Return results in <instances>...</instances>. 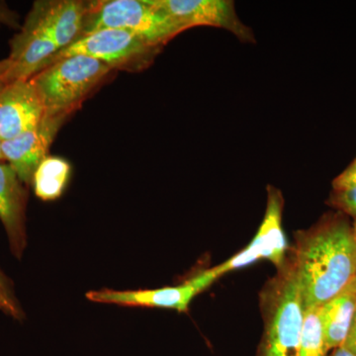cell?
Here are the masks:
<instances>
[{
	"label": "cell",
	"instance_id": "obj_4",
	"mask_svg": "<svg viewBox=\"0 0 356 356\" xmlns=\"http://www.w3.org/2000/svg\"><path fill=\"white\" fill-rule=\"evenodd\" d=\"M111 70L102 60L76 55L53 63L30 81L43 100L47 115L70 114Z\"/></svg>",
	"mask_w": 356,
	"mask_h": 356
},
{
	"label": "cell",
	"instance_id": "obj_12",
	"mask_svg": "<svg viewBox=\"0 0 356 356\" xmlns=\"http://www.w3.org/2000/svg\"><path fill=\"white\" fill-rule=\"evenodd\" d=\"M27 191L9 163L0 161V221L3 224L13 254L21 259L24 252Z\"/></svg>",
	"mask_w": 356,
	"mask_h": 356
},
{
	"label": "cell",
	"instance_id": "obj_2",
	"mask_svg": "<svg viewBox=\"0 0 356 356\" xmlns=\"http://www.w3.org/2000/svg\"><path fill=\"white\" fill-rule=\"evenodd\" d=\"M264 332L257 356H299L305 305L301 283L291 259L261 292Z\"/></svg>",
	"mask_w": 356,
	"mask_h": 356
},
{
	"label": "cell",
	"instance_id": "obj_13",
	"mask_svg": "<svg viewBox=\"0 0 356 356\" xmlns=\"http://www.w3.org/2000/svg\"><path fill=\"white\" fill-rule=\"evenodd\" d=\"M35 3L58 51L67 48L81 36L90 2L58 0Z\"/></svg>",
	"mask_w": 356,
	"mask_h": 356
},
{
	"label": "cell",
	"instance_id": "obj_3",
	"mask_svg": "<svg viewBox=\"0 0 356 356\" xmlns=\"http://www.w3.org/2000/svg\"><path fill=\"white\" fill-rule=\"evenodd\" d=\"M102 29L123 30L158 48L184 32L153 0L90 2L81 37Z\"/></svg>",
	"mask_w": 356,
	"mask_h": 356
},
{
	"label": "cell",
	"instance_id": "obj_25",
	"mask_svg": "<svg viewBox=\"0 0 356 356\" xmlns=\"http://www.w3.org/2000/svg\"><path fill=\"white\" fill-rule=\"evenodd\" d=\"M0 161H6V158L3 156V152H2V140L0 139Z\"/></svg>",
	"mask_w": 356,
	"mask_h": 356
},
{
	"label": "cell",
	"instance_id": "obj_19",
	"mask_svg": "<svg viewBox=\"0 0 356 356\" xmlns=\"http://www.w3.org/2000/svg\"><path fill=\"white\" fill-rule=\"evenodd\" d=\"M16 23H17V19H16L15 14L9 10L6 4L0 2V24L15 26Z\"/></svg>",
	"mask_w": 356,
	"mask_h": 356
},
{
	"label": "cell",
	"instance_id": "obj_8",
	"mask_svg": "<svg viewBox=\"0 0 356 356\" xmlns=\"http://www.w3.org/2000/svg\"><path fill=\"white\" fill-rule=\"evenodd\" d=\"M184 31L197 26L221 28L243 43L254 44L252 28L240 19L235 2L229 0H153Z\"/></svg>",
	"mask_w": 356,
	"mask_h": 356
},
{
	"label": "cell",
	"instance_id": "obj_14",
	"mask_svg": "<svg viewBox=\"0 0 356 356\" xmlns=\"http://www.w3.org/2000/svg\"><path fill=\"white\" fill-rule=\"evenodd\" d=\"M356 312V282L351 281L343 291L320 306L325 343L329 350L343 346L348 339Z\"/></svg>",
	"mask_w": 356,
	"mask_h": 356
},
{
	"label": "cell",
	"instance_id": "obj_24",
	"mask_svg": "<svg viewBox=\"0 0 356 356\" xmlns=\"http://www.w3.org/2000/svg\"><path fill=\"white\" fill-rule=\"evenodd\" d=\"M353 231H355V250H356V219L353 220ZM353 280L356 282V269H355V278H353Z\"/></svg>",
	"mask_w": 356,
	"mask_h": 356
},
{
	"label": "cell",
	"instance_id": "obj_7",
	"mask_svg": "<svg viewBox=\"0 0 356 356\" xmlns=\"http://www.w3.org/2000/svg\"><path fill=\"white\" fill-rule=\"evenodd\" d=\"M159 49L123 30L102 29L81 37L67 48L58 51L48 67L62 58L83 55L102 60L113 69L149 60Z\"/></svg>",
	"mask_w": 356,
	"mask_h": 356
},
{
	"label": "cell",
	"instance_id": "obj_21",
	"mask_svg": "<svg viewBox=\"0 0 356 356\" xmlns=\"http://www.w3.org/2000/svg\"><path fill=\"white\" fill-rule=\"evenodd\" d=\"M10 60L8 58L0 60V91L3 89L7 83V74L10 69Z\"/></svg>",
	"mask_w": 356,
	"mask_h": 356
},
{
	"label": "cell",
	"instance_id": "obj_23",
	"mask_svg": "<svg viewBox=\"0 0 356 356\" xmlns=\"http://www.w3.org/2000/svg\"><path fill=\"white\" fill-rule=\"evenodd\" d=\"M331 356H356V353L348 350L346 346H341L336 348V350H334V353H332Z\"/></svg>",
	"mask_w": 356,
	"mask_h": 356
},
{
	"label": "cell",
	"instance_id": "obj_22",
	"mask_svg": "<svg viewBox=\"0 0 356 356\" xmlns=\"http://www.w3.org/2000/svg\"><path fill=\"white\" fill-rule=\"evenodd\" d=\"M10 285L11 283L9 282L8 278L6 277V274L0 270V288L3 289L6 293H8L9 295H13V291H11Z\"/></svg>",
	"mask_w": 356,
	"mask_h": 356
},
{
	"label": "cell",
	"instance_id": "obj_18",
	"mask_svg": "<svg viewBox=\"0 0 356 356\" xmlns=\"http://www.w3.org/2000/svg\"><path fill=\"white\" fill-rule=\"evenodd\" d=\"M0 310L16 318H20L22 315V312H21L18 304L16 303L14 296L9 295L1 288H0Z\"/></svg>",
	"mask_w": 356,
	"mask_h": 356
},
{
	"label": "cell",
	"instance_id": "obj_20",
	"mask_svg": "<svg viewBox=\"0 0 356 356\" xmlns=\"http://www.w3.org/2000/svg\"><path fill=\"white\" fill-rule=\"evenodd\" d=\"M343 346L356 353V312L355 318H353V325H351L350 334H348V339L344 341Z\"/></svg>",
	"mask_w": 356,
	"mask_h": 356
},
{
	"label": "cell",
	"instance_id": "obj_10",
	"mask_svg": "<svg viewBox=\"0 0 356 356\" xmlns=\"http://www.w3.org/2000/svg\"><path fill=\"white\" fill-rule=\"evenodd\" d=\"M69 115L44 114L36 127L2 142L4 158L23 184H32L37 168L48 156L51 143Z\"/></svg>",
	"mask_w": 356,
	"mask_h": 356
},
{
	"label": "cell",
	"instance_id": "obj_16",
	"mask_svg": "<svg viewBox=\"0 0 356 356\" xmlns=\"http://www.w3.org/2000/svg\"><path fill=\"white\" fill-rule=\"evenodd\" d=\"M324 330L320 316V306L305 309L303 329L300 341L299 356H329Z\"/></svg>",
	"mask_w": 356,
	"mask_h": 356
},
{
	"label": "cell",
	"instance_id": "obj_11",
	"mask_svg": "<svg viewBox=\"0 0 356 356\" xmlns=\"http://www.w3.org/2000/svg\"><path fill=\"white\" fill-rule=\"evenodd\" d=\"M44 114L43 100L30 79L7 83L0 91V139L13 140L31 130Z\"/></svg>",
	"mask_w": 356,
	"mask_h": 356
},
{
	"label": "cell",
	"instance_id": "obj_15",
	"mask_svg": "<svg viewBox=\"0 0 356 356\" xmlns=\"http://www.w3.org/2000/svg\"><path fill=\"white\" fill-rule=\"evenodd\" d=\"M70 172L69 161L58 156H47L33 177L32 185L37 197L43 201L57 200L67 188Z\"/></svg>",
	"mask_w": 356,
	"mask_h": 356
},
{
	"label": "cell",
	"instance_id": "obj_17",
	"mask_svg": "<svg viewBox=\"0 0 356 356\" xmlns=\"http://www.w3.org/2000/svg\"><path fill=\"white\" fill-rule=\"evenodd\" d=\"M327 204L334 211L343 213L350 219H356V186L332 188Z\"/></svg>",
	"mask_w": 356,
	"mask_h": 356
},
{
	"label": "cell",
	"instance_id": "obj_1",
	"mask_svg": "<svg viewBox=\"0 0 356 356\" xmlns=\"http://www.w3.org/2000/svg\"><path fill=\"white\" fill-rule=\"evenodd\" d=\"M288 257L301 283L305 309L324 305L355 278L353 219L339 211L327 213L311 228L297 232Z\"/></svg>",
	"mask_w": 356,
	"mask_h": 356
},
{
	"label": "cell",
	"instance_id": "obj_9",
	"mask_svg": "<svg viewBox=\"0 0 356 356\" xmlns=\"http://www.w3.org/2000/svg\"><path fill=\"white\" fill-rule=\"evenodd\" d=\"M10 47V55L7 58L11 65L7 83L31 79L46 69L58 53L57 46L36 3L28 14L21 31L11 41Z\"/></svg>",
	"mask_w": 356,
	"mask_h": 356
},
{
	"label": "cell",
	"instance_id": "obj_5",
	"mask_svg": "<svg viewBox=\"0 0 356 356\" xmlns=\"http://www.w3.org/2000/svg\"><path fill=\"white\" fill-rule=\"evenodd\" d=\"M222 276H224V273L217 266L196 274L175 286L158 289L92 290L86 293V298L95 303L170 309L179 313H186L194 298L212 286Z\"/></svg>",
	"mask_w": 356,
	"mask_h": 356
},
{
	"label": "cell",
	"instance_id": "obj_26",
	"mask_svg": "<svg viewBox=\"0 0 356 356\" xmlns=\"http://www.w3.org/2000/svg\"></svg>",
	"mask_w": 356,
	"mask_h": 356
},
{
	"label": "cell",
	"instance_id": "obj_6",
	"mask_svg": "<svg viewBox=\"0 0 356 356\" xmlns=\"http://www.w3.org/2000/svg\"><path fill=\"white\" fill-rule=\"evenodd\" d=\"M284 198L282 192L273 185L267 186L266 214L259 231L247 247L219 264L225 274L247 267L261 259L273 262L276 268L284 266L287 259V242L282 229Z\"/></svg>",
	"mask_w": 356,
	"mask_h": 356
}]
</instances>
